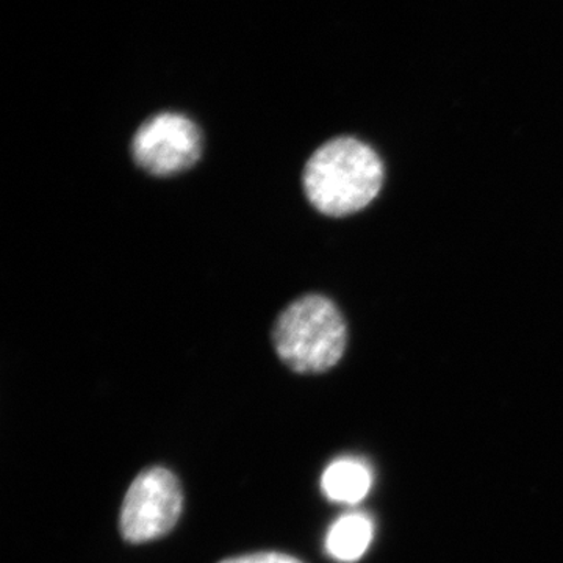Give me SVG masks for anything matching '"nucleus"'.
Masks as SVG:
<instances>
[{
    "mask_svg": "<svg viewBox=\"0 0 563 563\" xmlns=\"http://www.w3.org/2000/svg\"><path fill=\"white\" fill-rule=\"evenodd\" d=\"M383 158L365 141L351 135L322 143L307 158L302 190L318 213L346 218L369 206L383 190Z\"/></svg>",
    "mask_w": 563,
    "mask_h": 563,
    "instance_id": "obj_1",
    "label": "nucleus"
},
{
    "mask_svg": "<svg viewBox=\"0 0 563 563\" xmlns=\"http://www.w3.org/2000/svg\"><path fill=\"white\" fill-rule=\"evenodd\" d=\"M179 481L165 468H150L133 481L121 510V533L144 543L172 531L181 512Z\"/></svg>",
    "mask_w": 563,
    "mask_h": 563,
    "instance_id": "obj_4",
    "label": "nucleus"
},
{
    "mask_svg": "<svg viewBox=\"0 0 563 563\" xmlns=\"http://www.w3.org/2000/svg\"><path fill=\"white\" fill-rule=\"evenodd\" d=\"M373 533V521L366 515H344L328 532L325 550L335 561H358L372 544Z\"/></svg>",
    "mask_w": 563,
    "mask_h": 563,
    "instance_id": "obj_6",
    "label": "nucleus"
},
{
    "mask_svg": "<svg viewBox=\"0 0 563 563\" xmlns=\"http://www.w3.org/2000/svg\"><path fill=\"white\" fill-rule=\"evenodd\" d=\"M201 128L187 114L161 111L141 122L131 141L132 161L154 177L179 176L201 161Z\"/></svg>",
    "mask_w": 563,
    "mask_h": 563,
    "instance_id": "obj_3",
    "label": "nucleus"
},
{
    "mask_svg": "<svg viewBox=\"0 0 563 563\" xmlns=\"http://www.w3.org/2000/svg\"><path fill=\"white\" fill-rule=\"evenodd\" d=\"M221 563H302L291 555L279 553H258L243 555V558L229 559Z\"/></svg>",
    "mask_w": 563,
    "mask_h": 563,
    "instance_id": "obj_7",
    "label": "nucleus"
},
{
    "mask_svg": "<svg viewBox=\"0 0 563 563\" xmlns=\"http://www.w3.org/2000/svg\"><path fill=\"white\" fill-rule=\"evenodd\" d=\"M347 322L328 296L307 292L288 303L274 321L272 342L291 372L320 374L339 365L347 347Z\"/></svg>",
    "mask_w": 563,
    "mask_h": 563,
    "instance_id": "obj_2",
    "label": "nucleus"
},
{
    "mask_svg": "<svg viewBox=\"0 0 563 563\" xmlns=\"http://www.w3.org/2000/svg\"><path fill=\"white\" fill-rule=\"evenodd\" d=\"M373 476L366 463L357 459H339L322 474L321 488L333 503L357 504L368 495Z\"/></svg>",
    "mask_w": 563,
    "mask_h": 563,
    "instance_id": "obj_5",
    "label": "nucleus"
}]
</instances>
